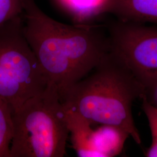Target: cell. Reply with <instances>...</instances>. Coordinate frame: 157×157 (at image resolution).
Masks as SVG:
<instances>
[{
  "instance_id": "obj_2",
  "label": "cell",
  "mask_w": 157,
  "mask_h": 157,
  "mask_svg": "<svg viewBox=\"0 0 157 157\" xmlns=\"http://www.w3.org/2000/svg\"><path fill=\"white\" fill-rule=\"evenodd\" d=\"M59 93L65 109L93 125L123 129L136 143L141 144L132 107L136 100L142 99L147 93L110 51L88 75Z\"/></svg>"
},
{
  "instance_id": "obj_7",
  "label": "cell",
  "mask_w": 157,
  "mask_h": 157,
  "mask_svg": "<svg viewBox=\"0 0 157 157\" xmlns=\"http://www.w3.org/2000/svg\"><path fill=\"white\" fill-rule=\"evenodd\" d=\"M94 128L91 142L95 157H115L122 151L129 134L118 127L100 124Z\"/></svg>"
},
{
  "instance_id": "obj_1",
  "label": "cell",
  "mask_w": 157,
  "mask_h": 157,
  "mask_svg": "<svg viewBox=\"0 0 157 157\" xmlns=\"http://www.w3.org/2000/svg\"><path fill=\"white\" fill-rule=\"evenodd\" d=\"M24 33L48 82L59 92L83 78L109 52L105 25H68L47 15L30 0Z\"/></svg>"
},
{
  "instance_id": "obj_6",
  "label": "cell",
  "mask_w": 157,
  "mask_h": 157,
  "mask_svg": "<svg viewBox=\"0 0 157 157\" xmlns=\"http://www.w3.org/2000/svg\"><path fill=\"white\" fill-rule=\"evenodd\" d=\"M104 14L126 22L157 25V0H102L96 15Z\"/></svg>"
},
{
  "instance_id": "obj_10",
  "label": "cell",
  "mask_w": 157,
  "mask_h": 157,
  "mask_svg": "<svg viewBox=\"0 0 157 157\" xmlns=\"http://www.w3.org/2000/svg\"><path fill=\"white\" fill-rule=\"evenodd\" d=\"M30 0H0V25L22 16Z\"/></svg>"
},
{
  "instance_id": "obj_9",
  "label": "cell",
  "mask_w": 157,
  "mask_h": 157,
  "mask_svg": "<svg viewBox=\"0 0 157 157\" xmlns=\"http://www.w3.org/2000/svg\"><path fill=\"white\" fill-rule=\"evenodd\" d=\"M142 108L148 120L152 137L151 144L148 148L146 156L157 157V107L145 95L142 98Z\"/></svg>"
},
{
  "instance_id": "obj_4",
  "label": "cell",
  "mask_w": 157,
  "mask_h": 157,
  "mask_svg": "<svg viewBox=\"0 0 157 157\" xmlns=\"http://www.w3.org/2000/svg\"><path fill=\"white\" fill-rule=\"evenodd\" d=\"M23 15L0 25V97L13 113L49 83L25 35Z\"/></svg>"
},
{
  "instance_id": "obj_5",
  "label": "cell",
  "mask_w": 157,
  "mask_h": 157,
  "mask_svg": "<svg viewBox=\"0 0 157 157\" xmlns=\"http://www.w3.org/2000/svg\"><path fill=\"white\" fill-rule=\"evenodd\" d=\"M110 52L146 89L157 93V25L116 19L105 24Z\"/></svg>"
},
{
  "instance_id": "obj_3",
  "label": "cell",
  "mask_w": 157,
  "mask_h": 157,
  "mask_svg": "<svg viewBox=\"0 0 157 157\" xmlns=\"http://www.w3.org/2000/svg\"><path fill=\"white\" fill-rule=\"evenodd\" d=\"M11 157H63L69 136L66 110L56 84L29 98L13 113Z\"/></svg>"
},
{
  "instance_id": "obj_8",
  "label": "cell",
  "mask_w": 157,
  "mask_h": 157,
  "mask_svg": "<svg viewBox=\"0 0 157 157\" xmlns=\"http://www.w3.org/2000/svg\"><path fill=\"white\" fill-rule=\"evenodd\" d=\"M13 133V111L8 102L0 97V157H11Z\"/></svg>"
}]
</instances>
